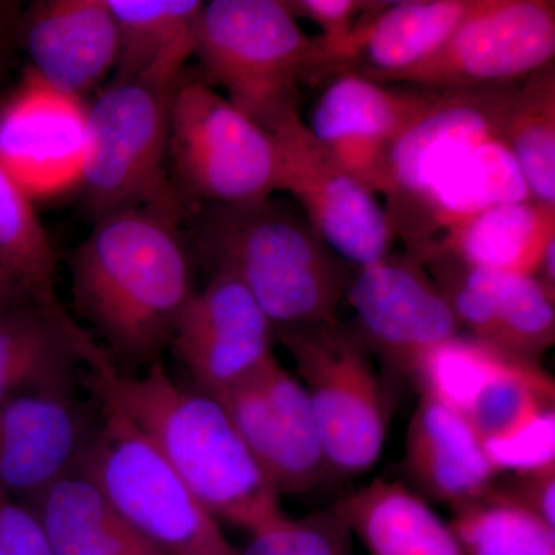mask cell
I'll use <instances>...</instances> for the list:
<instances>
[{
	"label": "cell",
	"instance_id": "cell-18",
	"mask_svg": "<svg viewBox=\"0 0 555 555\" xmlns=\"http://www.w3.org/2000/svg\"><path fill=\"white\" fill-rule=\"evenodd\" d=\"M100 422L69 393L0 404V492L24 502L75 473Z\"/></svg>",
	"mask_w": 555,
	"mask_h": 555
},
{
	"label": "cell",
	"instance_id": "cell-7",
	"mask_svg": "<svg viewBox=\"0 0 555 555\" xmlns=\"http://www.w3.org/2000/svg\"><path fill=\"white\" fill-rule=\"evenodd\" d=\"M275 337L308 392L328 469L366 473L382 455L392 406L369 347L339 320L275 331Z\"/></svg>",
	"mask_w": 555,
	"mask_h": 555
},
{
	"label": "cell",
	"instance_id": "cell-11",
	"mask_svg": "<svg viewBox=\"0 0 555 555\" xmlns=\"http://www.w3.org/2000/svg\"><path fill=\"white\" fill-rule=\"evenodd\" d=\"M269 133L280 159L278 192L298 201L306 221L327 247L353 269L387 257L396 236L385 207L324 152L301 113L287 116Z\"/></svg>",
	"mask_w": 555,
	"mask_h": 555
},
{
	"label": "cell",
	"instance_id": "cell-16",
	"mask_svg": "<svg viewBox=\"0 0 555 555\" xmlns=\"http://www.w3.org/2000/svg\"><path fill=\"white\" fill-rule=\"evenodd\" d=\"M433 96L434 90L339 73L327 80L306 126L341 169L382 195L390 149Z\"/></svg>",
	"mask_w": 555,
	"mask_h": 555
},
{
	"label": "cell",
	"instance_id": "cell-34",
	"mask_svg": "<svg viewBox=\"0 0 555 555\" xmlns=\"http://www.w3.org/2000/svg\"><path fill=\"white\" fill-rule=\"evenodd\" d=\"M374 2L363 0H286L288 10L297 20L305 17L320 28L318 47V80H323L327 57L335 53L357 27L358 21Z\"/></svg>",
	"mask_w": 555,
	"mask_h": 555
},
{
	"label": "cell",
	"instance_id": "cell-4",
	"mask_svg": "<svg viewBox=\"0 0 555 555\" xmlns=\"http://www.w3.org/2000/svg\"><path fill=\"white\" fill-rule=\"evenodd\" d=\"M195 56L206 82L273 130L318 82V47L283 0H211L201 11Z\"/></svg>",
	"mask_w": 555,
	"mask_h": 555
},
{
	"label": "cell",
	"instance_id": "cell-26",
	"mask_svg": "<svg viewBox=\"0 0 555 555\" xmlns=\"http://www.w3.org/2000/svg\"><path fill=\"white\" fill-rule=\"evenodd\" d=\"M38 517L53 555H139L153 550L79 470L24 503Z\"/></svg>",
	"mask_w": 555,
	"mask_h": 555
},
{
	"label": "cell",
	"instance_id": "cell-9",
	"mask_svg": "<svg viewBox=\"0 0 555 555\" xmlns=\"http://www.w3.org/2000/svg\"><path fill=\"white\" fill-rule=\"evenodd\" d=\"M516 86L434 90L427 107L398 137L387 156L382 195L393 236L408 254L418 247L430 190L478 145L500 137L503 109Z\"/></svg>",
	"mask_w": 555,
	"mask_h": 555
},
{
	"label": "cell",
	"instance_id": "cell-32",
	"mask_svg": "<svg viewBox=\"0 0 555 555\" xmlns=\"http://www.w3.org/2000/svg\"><path fill=\"white\" fill-rule=\"evenodd\" d=\"M353 532L341 500L306 518H278L251 534L240 555H352Z\"/></svg>",
	"mask_w": 555,
	"mask_h": 555
},
{
	"label": "cell",
	"instance_id": "cell-39",
	"mask_svg": "<svg viewBox=\"0 0 555 555\" xmlns=\"http://www.w3.org/2000/svg\"><path fill=\"white\" fill-rule=\"evenodd\" d=\"M139 555H164L160 553L159 550H156V547H153V550L145 551V553L139 554Z\"/></svg>",
	"mask_w": 555,
	"mask_h": 555
},
{
	"label": "cell",
	"instance_id": "cell-36",
	"mask_svg": "<svg viewBox=\"0 0 555 555\" xmlns=\"http://www.w3.org/2000/svg\"><path fill=\"white\" fill-rule=\"evenodd\" d=\"M495 488L555 528V466L514 474V480Z\"/></svg>",
	"mask_w": 555,
	"mask_h": 555
},
{
	"label": "cell",
	"instance_id": "cell-17",
	"mask_svg": "<svg viewBox=\"0 0 555 555\" xmlns=\"http://www.w3.org/2000/svg\"><path fill=\"white\" fill-rule=\"evenodd\" d=\"M423 264L465 334L532 361L554 345L555 294L535 276L469 268L443 250Z\"/></svg>",
	"mask_w": 555,
	"mask_h": 555
},
{
	"label": "cell",
	"instance_id": "cell-28",
	"mask_svg": "<svg viewBox=\"0 0 555 555\" xmlns=\"http://www.w3.org/2000/svg\"><path fill=\"white\" fill-rule=\"evenodd\" d=\"M500 139L537 203L555 206V64L537 69L507 98Z\"/></svg>",
	"mask_w": 555,
	"mask_h": 555
},
{
	"label": "cell",
	"instance_id": "cell-27",
	"mask_svg": "<svg viewBox=\"0 0 555 555\" xmlns=\"http://www.w3.org/2000/svg\"><path fill=\"white\" fill-rule=\"evenodd\" d=\"M531 199L500 137L488 139L465 156L430 190L414 257H422L447 230L500 204Z\"/></svg>",
	"mask_w": 555,
	"mask_h": 555
},
{
	"label": "cell",
	"instance_id": "cell-19",
	"mask_svg": "<svg viewBox=\"0 0 555 555\" xmlns=\"http://www.w3.org/2000/svg\"><path fill=\"white\" fill-rule=\"evenodd\" d=\"M109 360L62 306L27 297L0 306V404L25 393L75 396L80 366Z\"/></svg>",
	"mask_w": 555,
	"mask_h": 555
},
{
	"label": "cell",
	"instance_id": "cell-24",
	"mask_svg": "<svg viewBox=\"0 0 555 555\" xmlns=\"http://www.w3.org/2000/svg\"><path fill=\"white\" fill-rule=\"evenodd\" d=\"M554 240L555 206L524 199L500 204L459 222L427 250L438 248L486 272L534 276Z\"/></svg>",
	"mask_w": 555,
	"mask_h": 555
},
{
	"label": "cell",
	"instance_id": "cell-21",
	"mask_svg": "<svg viewBox=\"0 0 555 555\" xmlns=\"http://www.w3.org/2000/svg\"><path fill=\"white\" fill-rule=\"evenodd\" d=\"M22 39L33 72L79 100L115 69L118 57V27L108 0L33 3Z\"/></svg>",
	"mask_w": 555,
	"mask_h": 555
},
{
	"label": "cell",
	"instance_id": "cell-8",
	"mask_svg": "<svg viewBox=\"0 0 555 555\" xmlns=\"http://www.w3.org/2000/svg\"><path fill=\"white\" fill-rule=\"evenodd\" d=\"M170 177L188 204H240L278 192L275 139L215 87L182 76L170 113Z\"/></svg>",
	"mask_w": 555,
	"mask_h": 555
},
{
	"label": "cell",
	"instance_id": "cell-33",
	"mask_svg": "<svg viewBox=\"0 0 555 555\" xmlns=\"http://www.w3.org/2000/svg\"><path fill=\"white\" fill-rule=\"evenodd\" d=\"M495 473L526 474L555 466L554 406L540 409L500 436L481 440Z\"/></svg>",
	"mask_w": 555,
	"mask_h": 555
},
{
	"label": "cell",
	"instance_id": "cell-20",
	"mask_svg": "<svg viewBox=\"0 0 555 555\" xmlns=\"http://www.w3.org/2000/svg\"><path fill=\"white\" fill-rule=\"evenodd\" d=\"M476 0L374 2L349 38L327 57L323 80L358 73L382 83L429 60Z\"/></svg>",
	"mask_w": 555,
	"mask_h": 555
},
{
	"label": "cell",
	"instance_id": "cell-5",
	"mask_svg": "<svg viewBox=\"0 0 555 555\" xmlns=\"http://www.w3.org/2000/svg\"><path fill=\"white\" fill-rule=\"evenodd\" d=\"M101 415L76 470L112 509L164 555H240L147 438L107 404Z\"/></svg>",
	"mask_w": 555,
	"mask_h": 555
},
{
	"label": "cell",
	"instance_id": "cell-30",
	"mask_svg": "<svg viewBox=\"0 0 555 555\" xmlns=\"http://www.w3.org/2000/svg\"><path fill=\"white\" fill-rule=\"evenodd\" d=\"M452 511L449 525L466 555H555V528L494 483Z\"/></svg>",
	"mask_w": 555,
	"mask_h": 555
},
{
	"label": "cell",
	"instance_id": "cell-37",
	"mask_svg": "<svg viewBox=\"0 0 555 555\" xmlns=\"http://www.w3.org/2000/svg\"><path fill=\"white\" fill-rule=\"evenodd\" d=\"M27 297H31V294L21 278L0 261V306Z\"/></svg>",
	"mask_w": 555,
	"mask_h": 555
},
{
	"label": "cell",
	"instance_id": "cell-1",
	"mask_svg": "<svg viewBox=\"0 0 555 555\" xmlns=\"http://www.w3.org/2000/svg\"><path fill=\"white\" fill-rule=\"evenodd\" d=\"M179 221L127 210L94 221L69 259L80 315L100 335L116 371L133 375L160 360L193 287L192 258Z\"/></svg>",
	"mask_w": 555,
	"mask_h": 555
},
{
	"label": "cell",
	"instance_id": "cell-6",
	"mask_svg": "<svg viewBox=\"0 0 555 555\" xmlns=\"http://www.w3.org/2000/svg\"><path fill=\"white\" fill-rule=\"evenodd\" d=\"M175 89L112 82L89 105L90 150L80 190L94 221L127 210L184 217L169 164Z\"/></svg>",
	"mask_w": 555,
	"mask_h": 555
},
{
	"label": "cell",
	"instance_id": "cell-13",
	"mask_svg": "<svg viewBox=\"0 0 555 555\" xmlns=\"http://www.w3.org/2000/svg\"><path fill=\"white\" fill-rule=\"evenodd\" d=\"M215 398L278 494H302L326 477L331 469L308 392L275 356Z\"/></svg>",
	"mask_w": 555,
	"mask_h": 555
},
{
	"label": "cell",
	"instance_id": "cell-3",
	"mask_svg": "<svg viewBox=\"0 0 555 555\" xmlns=\"http://www.w3.org/2000/svg\"><path fill=\"white\" fill-rule=\"evenodd\" d=\"M193 241L211 273L238 281L275 331L338 320L350 266L272 196L203 204L193 214Z\"/></svg>",
	"mask_w": 555,
	"mask_h": 555
},
{
	"label": "cell",
	"instance_id": "cell-35",
	"mask_svg": "<svg viewBox=\"0 0 555 555\" xmlns=\"http://www.w3.org/2000/svg\"><path fill=\"white\" fill-rule=\"evenodd\" d=\"M0 555H53L35 513L0 492Z\"/></svg>",
	"mask_w": 555,
	"mask_h": 555
},
{
	"label": "cell",
	"instance_id": "cell-10",
	"mask_svg": "<svg viewBox=\"0 0 555 555\" xmlns=\"http://www.w3.org/2000/svg\"><path fill=\"white\" fill-rule=\"evenodd\" d=\"M554 60L553 0H476L429 60L390 83L426 90L513 86Z\"/></svg>",
	"mask_w": 555,
	"mask_h": 555
},
{
	"label": "cell",
	"instance_id": "cell-31",
	"mask_svg": "<svg viewBox=\"0 0 555 555\" xmlns=\"http://www.w3.org/2000/svg\"><path fill=\"white\" fill-rule=\"evenodd\" d=\"M0 261L9 266L36 301L61 306L54 291L57 261L33 199L0 167Z\"/></svg>",
	"mask_w": 555,
	"mask_h": 555
},
{
	"label": "cell",
	"instance_id": "cell-29",
	"mask_svg": "<svg viewBox=\"0 0 555 555\" xmlns=\"http://www.w3.org/2000/svg\"><path fill=\"white\" fill-rule=\"evenodd\" d=\"M528 361L532 360L459 334L420 358L412 378L422 393L465 415L489 386Z\"/></svg>",
	"mask_w": 555,
	"mask_h": 555
},
{
	"label": "cell",
	"instance_id": "cell-22",
	"mask_svg": "<svg viewBox=\"0 0 555 555\" xmlns=\"http://www.w3.org/2000/svg\"><path fill=\"white\" fill-rule=\"evenodd\" d=\"M403 465L422 494L452 509L485 494L499 476L465 416L425 393L409 423Z\"/></svg>",
	"mask_w": 555,
	"mask_h": 555
},
{
	"label": "cell",
	"instance_id": "cell-23",
	"mask_svg": "<svg viewBox=\"0 0 555 555\" xmlns=\"http://www.w3.org/2000/svg\"><path fill=\"white\" fill-rule=\"evenodd\" d=\"M118 27L113 82L175 89L195 56L199 0H108Z\"/></svg>",
	"mask_w": 555,
	"mask_h": 555
},
{
	"label": "cell",
	"instance_id": "cell-12",
	"mask_svg": "<svg viewBox=\"0 0 555 555\" xmlns=\"http://www.w3.org/2000/svg\"><path fill=\"white\" fill-rule=\"evenodd\" d=\"M89 105L31 68L0 105V167L33 201L80 189L89 159Z\"/></svg>",
	"mask_w": 555,
	"mask_h": 555
},
{
	"label": "cell",
	"instance_id": "cell-15",
	"mask_svg": "<svg viewBox=\"0 0 555 555\" xmlns=\"http://www.w3.org/2000/svg\"><path fill=\"white\" fill-rule=\"evenodd\" d=\"M273 339L275 327L246 288L214 275L190 298L169 349L193 387L218 397L275 356Z\"/></svg>",
	"mask_w": 555,
	"mask_h": 555
},
{
	"label": "cell",
	"instance_id": "cell-25",
	"mask_svg": "<svg viewBox=\"0 0 555 555\" xmlns=\"http://www.w3.org/2000/svg\"><path fill=\"white\" fill-rule=\"evenodd\" d=\"M341 503L369 555H466L451 525L398 481L374 480Z\"/></svg>",
	"mask_w": 555,
	"mask_h": 555
},
{
	"label": "cell",
	"instance_id": "cell-14",
	"mask_svg": "<svg viewBox=\"0 0 555 555\" xmlns=\"http://www.w3.org/2000/svg\"><path fill=\"white\" fill-rule=\"evenodd\" d=\"M346 298L364 345L409 377L433 347L462 334L436 281L408 251L353 269Z\"/></svg>",
	"mask_w": 555,
	"mask_h": 555
},
{
	"label": "cell",
	"instance_id": "cell-38",
	"mask_svg": "<svg viewBox=\"0 0 555 555\" xmlns=\"http://www.w3.org/2000/svg\"><path fill=\"white\" fill-rule=\"evenodd\" d=\"M534 276L551 294H555V240L546 247Z\"/></svg>",
	"mask_w": 555,
	"mask_h": 555
},
{
	"label": "cell",
	"instance_id": "cell-2",
	"mask_svg": "<svg viewBox=\"0 0 555 555\" xmlns=\"http://www.w3.org/2000/svg\"><path fill=\"white\" fill-rule=\"evenodd\" d=\"M90 371L100 403L126 416L217 520L255 534L286 516L217 398L179 385L163 360L142 375L119 374L109 360Z\"/></svg>",
	"mask_w": 555,
	"mask_h": 555
}]
</instances>
